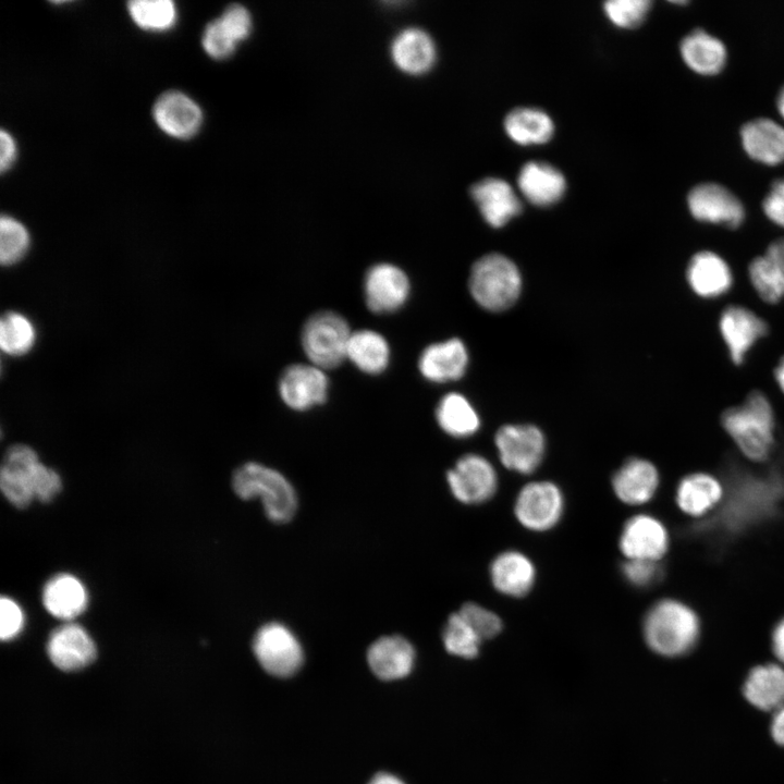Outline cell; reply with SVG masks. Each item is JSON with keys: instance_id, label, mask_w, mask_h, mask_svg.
<instances>
[{"instance_id": "obj_1", "label": "cell", "mask_w": 784, "mask_h": 784, "mask_svg": "<svg viewBox=\"0 0 784 784\" xmlns=\"http://www.w3.org/2000/svg\"><path fill=\"white\" fill-rule=\"evenodd\" d=\"M721 424L747 458L762 462L769 457L775 442V414L762 391H751L742 404L726 408Z\"/></svg>"}, {"instance_id": "obj_2", "label": "cell", "mask_w": 784, "mask_h": 784, "mask_svg": "<svg viewBox=\"0 0 784 784\" xmlns=\"http://www.w3.org/2000/svg\"><path fill=\"white\" fill-rule=\"evenodd\" d=\"M642 632L647 646L653 652L674 658L695 647L700 623L687 604L674 599H662L647 611Z\"/></svg>"}, {"instance_id": "obj_3", "label": "cell", "mask_w": 784, "mask_h": 784, "mask_svg": "<svg viewBox=\"0 0 784 784\" xmlns=\"http://www.w3.org/2000/svg\"><path fill=\"white\" fill-rule=\"evenodd\" d=\"M232 488L243 500L259 498L268 518L286 523L295 514L297 497L289 480L275 469L249 462L233 474Z\"/></svg>"}, {"instance_id": "obj_4", "label": "cell", "mask_w": 784, "mask_h": 784, "mask_svg": "<svg viewBox=\"0 0 784 784\" xmlns=\"http://www.w3.org/2000/svg\"><path fill=\"white\" fill-rule=\"evenodd\" d=\"M468 287L480 307L489 311H503L519 297L522 275L513 260L502 254L491 253L473 265Z\"/></svg>"}, {"instance_id": "obj_5", "label": "cell", "mask_w": 784, "mask_h": 784, "mask_svg": "<svg viewBox=\"0 0 784 784\" xmlns=\"http://www.w3.org/2000/svg\"><path fill=\"white\" fill-rule=\"evenodd\" d=\"M351 334L348 323L341 315L322 310L306 320L301 343L310 364L328 370L346 359Z\"/></svg>"}, {"instance_id": "obj_6", "label": "cell", "mask_w": 784, "mask_h": 784, "mask_svg": "<svg viewBox=\"0 0 784 784\" xmlns=\"http://www.w3.org/2000/svg\"><path fill=\"white\" fill-rule=\"evenodd\" d=\"M513 511L522 527L534 532H546L561 522L565 511V497L553 481H529L517 492Z\"/></svg>"}, {"instance_id": "obj_7", "label": "cell", "mask_w": 784, "mask_h": 784, "mask_svg": "<svg viewBox=\"0 0 784 784\" xmlns=\"http://www.w3.org/2000/svg\"><path fill=\"white\" fill-rule=\"evenodd\" d=\"M494 445L501 464L519 475H531L541 465L546 454V437L530 424H509L500 427Z\"/></svg>"}, {"instance_id": "obj_8", "label": "cell", "mask_w": 784, "mask_h": 784, "mask_svg": "<svg viewBox=\"0 0 784 784\" xmlns=\"http://www.w3.org/2000/svg\"><path fill=\"white\" fill-rule=\"evenodd\" d=\"M253 651L262 669L278 677L293 675L304 661L298 639L290 628L278 622L267 623L257 630Z\"/></svg>"}, {"instance_id": "obj_9", "label": "cell", "mask_w": 784, "mask_h": 784, "mask_svg": "<svg viewBox=\"0 0 784 784\" xmlns=\"http://www.w3.org/2000/svg\"><path fill=\"white\" fill-rule=\"evenodd\" d=\"M452 495L461 503L479 505L492 499L499 488L498 473L485 456L467 453L446 471Z\"/></svg>"}, {"instance_id": "obj_10", "label": "cell", "mask_w": 784, "mask_h": 784, "mask_svg": "<svg viewBox=\"0 0 784 784\" xmlns=\"http://www.w3.org/2000/svg\"><path fill=\"white\" fill-rule=\"evenodd\" d=\"M687 207L697 221L731 229L739 226L746 216L740 199L728 188L714 182L695 185L688 192Z\"/></svg>"}, {"instance_id": "obj_11", "label": "cell", "mask_w": 784, "mask_h": 784, "mask_svg": "<svg viewBox=\"0 0 784 784\" xmlns=\"http://www.w3.org/2000/svg\"><path fill=\"white\" fill-rule=\"evenodd\" d=\"M40 464L35 450L26 444H14L7 450L0 470V487L12 505L24 509L35 499V479Z\"/></svg>"}, {"instance_id": "obj_12", "label": "cell", "mask_w": 784, "mask_h": 784, "mask_svg": "<svg viewBox=\"0 0 784 784\" xmlns=\"http://www.w3.org/2000/svg\"><path fill=\"white\" fill-rule=\"evenodd\" d=\"M718 326L728 357L735 365H742L748 352L769 331L767 321L743 305L725 307L720 314Z\"/></svg>"}, {"instance_id": "obj_13", "label": "cell", "mask_w": 784, "mask_h": 784, "mask_svg": "<svg viewBox=\"0 0 784 784\" xmlns=\"http://www.w3.org/2000/svg\"><path fill=\"white\" fill-rule=\"evenodd\" d=\"M670 537L661 520L649 514L628 518L618 537V548L625 560L659 562L669 549Z\"/></svg>"}, {"instance_id": "obj_14", "label": "cell", "mask_w": 784, "mask_h": 784, "mask_svg": "<svg viewBox=\"0 0 784 784\" xmlns=\"http://www.w3.org/2000/svg\"><path fill=\"white\" fill-rule=\"evenodd\" d=\"M329 379L323 369L313 364H293L279 380V393L290 408L306 411L326 402Z\"/></svg>"}, {"instance_id": "obj_15", "label": "cell", "mask_w": 784, "mask_h": 784, "mask_svg": "<svg viewBox=\"0 0 784 784\" xmlns=\"http://www.w3.org/2000/svg\"><path fill=\"white\" fill-rule=\"evenodd\" d=\"M409 291L408 277L392 264H377L366 272L365 301L372 313L384 314L400 309L406 303Z\"/></svg>"}, {"instance_id": "obj_16", "label": "cell", "mask_w": 784, "mask_h": 784, "mask_svg": "<svg viewBox=\"0 0 784 784\" xmlns=\"http://www.w3.org/2000/svg\"><path fill=\"white\" fill-rule=\"evenodd\" d=\"M152 117L161 131L177 139L193 137L203 123L199 106L179 90L161 94L154 103Z\"/></svg>"}, {"instance_id": "obj_17", "label": "cell", "mask_w": 784, "mask_h": 784, "mask_svg": "<svg viewBox=\"0 0 784 784\" xmlns=\"http://www.w3.org/2000/svg\"><path fill=\"white\" fill-rule=\"evenodd\" d=\"M47 653L58 669L76 671L95 660L97 649L85 628L75 623H66L51 632L47 641Z\"/></svg>"}, {"instance_id": "obj_18", "label": "cell", "mask_w": 784, "mask_h": 784, "mask_svg": "<svg viewBox=\"0 0 784 784\" xmlns=\"http://www.w3.org/2000/svg\"><path fill=\"white\" fill-rule=\"evenodd\" d=\"M686 281L697 296L713 299L726 294L733 286V271L727 261L712 250L695 253L686 267Z\"/></svg>"}, {"instance_id": "obj_19", "label": "cell", "mask_w": 784, "mask_h": 784, "mask_svg": "<svg viewBox=\"0 0 784 784\" xmlns=\"http://www.w3.org/2000/svg\"><path fill=\"white\" fill-rule=\"evenodd\" d=\"M489 577L499 593L510 598H522L531 591L537 571L532 560L524 552L505 550L491 561Z\"/></svg>"}, {"instance_id": "obj_20", "label": "cell", "mask_w": 784, "mask_h": 784, "mask_svg": "<svg viewBox=\"0 0 784 784\" xmlns=\"http://www.w3.org/2000/svg\"><path fill=\"white\" fill-rule=\"evenodd\" d=\"M660 483L657 467L648 460L630 457L613 474L611 487L624 504L641 505L656 494Z\"/></svg>"}, {"instance_id": "obj_21", "label": "cell", "mask_w": 784, "mask_h": 784, "mask_svg": "<svg viewBox=\"0 0 784 784\" xmlns=\"http://www.w3.org/2000/svg\"><path fill=\"white\" fill-rule=\"evenodd\" d=\"M470 195L482 218L492 228L504 226L522 210V204L509 182L485 177L470 188Z\"/></svg>"}, {"instance_id": "obj_22", "label": "cell", "mask_w": 784, "mask_h": 784, "mask_svg": "<svg viewBox=\"0 0 784 784\" xmlns=\"http://www.w3.org/2000/svg\"><path fill=\"white\" fill-rule=\"evenodd\" d=\"M468 360L464 342L452 338L428 345L419 356L418 369L428 381L443 383L461 379Z\"/></svg>"}, {"instance_id": "obj_23", "label": "cell", "mask_w": 784, "mask_h": 784, "mask_svg": "<svg viewBox=\"0 0 784 784\" xmlns=\"http://www.w3.org/2000/svg\"><path fill=\"white\" fill-rule=\"evenodd\" d=\"M743 149L752 160L765 166L784 162V126L769 118H757L740 128Z\"/></svg>"}, {"instance_id": "obj_24", "label": "cell", "mask_w": 784, "mask_h": 784, "mask_svg": "<svg viewBox=\"0 0 784 784\" xmlns=\"http://www.w3.org/2000/svg\"><path fill=\"white\" fill-rule=\"evenodd\" d=\"M367 661L377 677L383 681L399 679L411 673L415 650L402 636H383L369 647Z\"/></svg>"}, {"instance_id": "obj_25", "label": "cell", "mask_w": 784, "mask_h": 784, "mask_svg": "<svg viewBox=\"0 0 784 784\" xmlns=\"http://www.w3.org/2000/svg\"><path fill=\"white\" fill-rule=\"evenodd\" d=\"M517 185L529 203L544 207L561 199L566 189V180L552 164L529 161L522 167Z\"/></svg>"}, {"instance_id": "obj_26", "label": "cell", "mask_w": 784, "mask_h": 784, "mask_svg": "<svg viewBox=\"0 0 784 784\" xmlns=\"http://www.w3.org/2000/svg\"><path fill=\"white\" fill-rule=\"evenodd\" d=\"M679 51L684 63L702 76L719 74L727 61L724 42L700 28L691 30L681 40Z\"/></svg>"}, {"instance_id": "obj_27", "label": "cell", "mask_w": 784, "mask_h": 784, "mask_svg": "<svg viewBox=\"0 0 784 784\" xmlns=\"http://www.w3.org/2000/svg\"><path fill=\"white\" fill-rule=\"evenodd\" d=\"M391 56L400 70L418 75L432 68L437 51L429 34L417 27H408L400 32L393 39Z\"/></svg>"}, {"instance_id": "obj_28", "label": "cell", "mask_w": 784, "mask_h": 784, "mask_svg": "<svg viewBox=\"0 0 784 784\" xmlns=\"http://www.w3.org/2000/svg\"><path fill=\"white\" fill-rule=\"evenodd\" d=\"M42 603L52 616L70 621L85 611L88 593L77 577L58 574L46 583Z\"/></svg>"}, {"instance_id": "obj_29", "label": "cell", "mask_w": 784, "mask_h": 784, "mask_svg": "<svg viewBox=\"0 0 784 784\" xmlns=\"http://www.w3.org/2000/svg\"><path fill=\"white\" fill-rule=\"evenodd\" d=\"M745 698L763 711H776L784 706V669L774 663L754 667L743 686Z\"/></svg>"}, {"instance_id": "obj_30", "label": "cell", "mask_w": 784, "mask_h": 784, "mask_svg": "<svg viewBox=\"0 0 784 784\" xmlns=\"http://www.w3.org/2000/svg\"><path fill=\"white\" fill-rule=\"evenodd\" d=\"M722 495V485L715 477L706 473H695L679 481L675 499L684 513L700 516L713 509Z\"/></svg>"}, {"instance_id": "obj_31", "label": "cell", "mask_w": 784, "mask_h": 784, "mask_svg": "<svg viewBox=\"0 0 784 784\" xmlns=\"http://www.w3.org/2000/svg\"><path fill=\"white\" fill-rule=\"evenodd\" d=\"M504 130L516 144L540 145L551 139L554 124L550 115L541 109L519 107L506 114Z\"/></svg>"}, {"instance_id": "obj_32", "label": "cell", "mask_w": 784, "mask_h": 784, "mask_svg": "<svg viewBox=\"0 0 784 784\" xmlns=\"http://www.w3.org/2000/svg\"><path fill=\"white\" fill-rule=\"evenodd\" d=\"M346 358L368 375H379L390 360V346L382 334L369 329L352 332Z\"/></svg>"}, {"instance_id": "obj_33", "label": "cell", "mask_w": 784, "mask_h": 784, "mask_svg": "<svg viewBox=\"0 0 784 784\" xmlns=\"http://www.w3.org/2000/svg\"><path fill=\"white\" fill-rule=\"evenodd\" d=\"M436 419L440 428L454 438L475 434L480 428V418L474 406L461 393L445 394L436 408Z\"/></svg>"}, {"instance_id": "obj_34", "label": "cell", "mask_w": 784, "mask_h": 784, "mask_svg": "<svg viewBox=\"0 0 784 784\" xmlns=\"http://www.w3.org/2000/svg\"><path fill=\"white\" fill-rule=\"evenodd\" d=\"M36 328L24 314L7 311L0 320V346L3 353L12 357L27 354L35 345Z\"/></svg>"}, {"instance_id": "obj_35", "label": "cell", "mask_w": 784, "mask_h": 784, "mask_svg": "<svg viewBox=\"0 0 784 784\" xmlns=\"http://www.w3.org/2000/svg\"><path fill=\"white\" fill-rule=\"evenodd\" d=\"M133 22L143 29L164 32L176 21V8L171 0H133L127 3Z\"/></svg>"}, {"instance_id": "obj_36", "label": "cell", "mask_w": 784, "mask_h": 784, "mask_svg": "<svg viewBox=\"0 0 784 784\" xmlns=\"http://www.w3.org/2000/svg\"><path fill=\"white\" fill-rule=\"evenodd\" d=\"M442 639L449 653L463 659L477 657L483 641L458 611L448 617Z\"/></svg>"}, {"instance_id": "obj_37", "label": "cell", "mask_w": 784, "mask_h": 784, "mask_svg": "<svg viewBox=\"0 0 784 784\" xmlns=\"http://www.w3.org/2000/svg\"><path fill=\"white\" fill-rule=\"evenodd\" d=\"M748 278L756 294L764 303L777 304L784 297V283L764 254L749 262Z\"/></svg>"}, {"instance_id": "obj_38", "label": "cell", "mask_w": 784, "mask_h": 784, "mask_svg": "<svg viewBox=\"0 0 784 784\" xmlns=\"http://www.w3.org/2000/svg\"><path fill=\"white\" fill-rule=\"evenodd\" d=\"M30 245L27 229L19 220L2 216L0 220V261L10 267L21 261Z\"/></svg>"}, {"instance_id": "obj_39", "label": "cell", "mask_w": 784, "mask_h": 784, "mask_svg": "<svg viewBox=\"0 0 784 784\" xmlns=\"http://www.w3.org/2000/svg\"><path fill=\"white\" fill-rule=\"evenodd\" d=\"M650 8L649 0H611L603 4L607 17L622 28L639 26L645 21Z\"/></svg>"}, {"instance_id": "obj_40", "label": "cell", "mask_w": 784, "mask_h": 784, "mask_svg": "<svg viewBox=\"0 0 784 784\" xmlns=\"http://www.w3.org/2000/svg\"><path fill=\"white\" fill-rule=\"evenodd\" d=\"M458 613L477 632L482 640L498 636L502 628V618L492 610L476 602L464 603Z\"/></svg>"}, {"instance_id": "obj_41", "label": "cell", "mask_w": 784, "mask_h": 784, "mask_svg": "<svg viewBox=\"0 0 784 784\" xmlns=\"http://www.w3.org/2000/svg\"><path fill=\"white\" fill-rule=\"evenodd\" d=\"M236 44L219 19L209 22L203 32V48L212 59H226L234 52Z\"/></svg>"}, {"instance_id": "obj_42", "label": "cell", "mask_w": 784, "mask_h": 784, "mask_svg": "<svg viewBox=\"0 0 784 784\" xmlns=\"http://www.w3.org/2000/svg\"><path fill=\"white\" fill-rule=\"evenodd\" d=\"M624 579L636 588H647L662 577V567L657 561L625 560L621 566Z\"/></svg>"}, {"instance_id": "obj_43", "label": "cell", "mask_w": 784, "mask_h": 784, "mask_svg": "<svg viewBox=\"0 0 784 784\" xmlns=\"http://www.w3.org/2000/svg\"><path fill=\"white\" fill-rule=\"evenodd\" d=\"M218 19L236 42L244 40L252 32L250 13L242 4H230Z\"/></svg>"}, {"instance_id": "obj_44", "label": "cell", "mask_w": 784, "mask_h": 784, "mask_svg": "<svg viewBox=\"0 0 784 784\" xmlns=\"http://www.w3.org/2000/svg\"><path fill=\"white\" fill-rule=\"evenodd\" d=\"M24 613L13 599L2 597L0 600V637L2 640L15 638L24 627Z\"/></svg>"}, {"instance_id": "obj_45", "label": "cell", "mask_w": 784, "mask_h": 784, "mask_svg": "<svg viewBox=\"0 0 784 784\" xmlns=\"http://www.w3.org/2000/svg\"><path fill=\"white\" fill-rule=\"evenodd\" d=\"M762 210L772 223L784 228V177L771 184L763 198Z\"/></svg>"}, {"instance_id": "obj_46", "label": "cell", "mask_w": 784, "mask_h": 784, "mask_svg": "<svg viewBox=\"0 0 784 784\" xmlns=\"http://www.w3.org/2000/svg\"><path fill=\"white\" fill-rule=\"evenodd\" d=\"M61 487L59 474L41 463L35 479V499L45 503L50 502L60 492Z\"/></svg>"}, {"instance_id": "obj_47", "label": "cell", "mask_w": 784, "mask_h": 784, "mask_svg": "<svg viewBox=\"0 0 784 784\" xmlns=\"http://www.w3.org/2000/svg\"><path fill=\"white\" fill-rule=\"evenodd\" d=\"M0 169L1 172L9 170L16 159V144L14 138L4 130L0 132Z\"/></svg>"}, {"instance_id": "obj_48", "label": "cell", "mask_w": 784, "mask_h": 784, "mask_svg": "<svg viewBox=\"0 0 784 784\" xmlns=\"http://www.w3.org/2000/svg\"><path fill=\"white\" fill-rule=\"evenodd\" d=\"M764 255L772 262L784 283V237L771 242Z\"/></svg>"}, {"instance_id": "obj_49", "label": "cell", "mask_w": 784, "mask_h": 784, "mask_svg": "<svg viewBox=\"0 0 784 784\" xmlns=\"http://www.w3.org/2000/svg\"><path fill=\"white\" fill-rule=\"evenodd\" d=\"M774 656L784 664V617L775 625L772 633Z\"/></svg>"}, {"instance_id": "obj_50", "label": "cell", "mask_w": 784, "mask_h": 784, "mask_svg": "<svg viewBox=\"0 0 784 784\" xmlns=\"http://www.w3.org/2000/svg\"><path fill=\"white\" fill-rule=\"evenodd\" d=\"M771 735L775 743L784 746V706L774 712L771 722Z\"/></svg>"}, {"instance_id": "obj_51", "label": "cell", "mask_w": 784, "mask_h": 784, "mask_svg": "<svg viewBox=\"0 0 784 784\" xmlns=\"http://www.w3.org/2000/svg\"><path fill=\"white\" fill-rule=\"evenodd\" d=\"M368 784H405V783L401 779H399L397 776H395L391 773L381 772V773L376 774L369 781Z\"/></svg>"}, {"instance_id": "obj_52", "label": "cell", "mask_w": 784, "mask_h": 784, "mask_svg": "<svg viewBox=\"0 0 784 784\" xmlns=\"http://www.w3.org/2000/svg\"><path fill=\"white\" fill-rule=\"evenodd\" d=\"M773 376L779 389L784 394V356L777 362Z\"/></svg>"}, {"instance_id": "obj_53", "label": "cell", "mask_w": 784, "mask_h": 784, "mask_svg": "<svg viewBox=\"0 0 784 784\" xmlns=\"http://www.w3.org/2000/svg\"><path fill=\"white\" fill-rule=\"evenodd\" d=\"M776 108L780 113V115L784 120V86L781 88V90L777 94L776 97Z\"/></svg>"}]
</instances>
